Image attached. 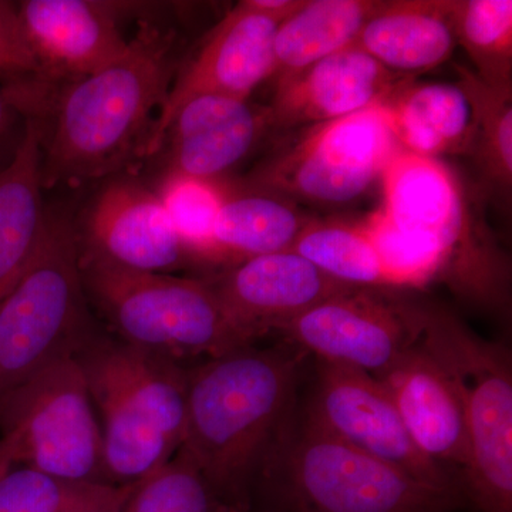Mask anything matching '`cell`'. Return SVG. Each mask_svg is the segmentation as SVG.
Instances as JSON below:
<instances>
[{"label":"cell","mask_w":512,"mask_h":512,"mask_svg":"<svg viewBox=\"0 0 512 512\" xmlns=\"http://www.w3.org/2000/svg\"><path fill=\"white\" fill-rule=\"evenodd\" d=\"M458 87L473 111L471 150L484 174L501 187L512 181V87H494L467 67L456 66Z\"/></svg>","instance_id":"obj_29"},{"label":"cell","mask_w":512,"mask_h":512,"mask_svg":"<svg viewBox=\"0 0 512 512\" xmlns=\"http://www.w3.org/2000/svg\"><path fill=\"white\" fill-rule=\"evenodd\" d=\"M87 299L119 339L183 362L254 345L208 279L124 271L80 255Z\"/></svg>","instance_id":"obj_5"},{"label":"cell","mask_w":512,"mask_h":512,"mask_svg":"<svg viewBox=\"0 0 512 512\" xmlns=\"http://www.w3.org/2000/svg\"><path fill=\"white\" fill-rule=\"evenodd\" d=\"M379 380L420 453L463 477L468 466L466 412L446 367L419 340Z\"/></svg>","instance_id":"obj_19"},{"label":"cell","mask_w":512,"mask_h":512,"mask_svg":"<svg viewBox=\"0 0 512 512\" xmlns=\"http://www.w3.org/2000/svg\"><path fill=\"white\" fill-rule=\"evenodd\" d=\"M454 35L476 73L494 87H512L511 0H453Z\"/></svg>","instance_id":"obj_28"},{"label":"cell","mask_w":512,"mask_h":512,"mask_svg":"<svg viewBox=\"0 0 512 512\" xmlns=\"http://www.w3.org/2000/svg\"><path fill=\"white\" fill-rule=\"evenodd\" d=\"M207 279L229 315L254 340L353 288L293 251L245 259Z\"/></svg>","instance_id":"obj_16"},{"label":"cell","mask_w":512,"mask_h":512,"mask_svg":"<svg viewBox=\"0 0 512 512\" xmlns=\"http://www.w3.org/2000/svg\"><path fill=\"white\" fill-rule=\"evenodd\" d=\"M0 440L16 466L107 483L99 417L77 356L53 360L0 400Z\"/></svg>","instance_id":"obj_9"},{"label":"cell","mask_w":512,"mask_h":512,"mask_svg":"<svg viewBox=\"0 0 512 512\" xmlns=\"http://www.w3.org/2000/svg\"><path fill=\"white\" fill-rule=\"evenodd\" d=\"M87 303L76 232L62 215L47 212L35 254L0 302V400L96 338Z\"/></svg>","instance_id":"obj_6"},{"label":"cell","mask_w":512,"mask_h":512,"mask_svg":"<svg viewBox=\"0 0 512 512\" xmlns=\"http://www.w3.org/2000/svg\"><path fill=\"white\" fill-rule=\"evenodd\" d=\"M420 342L446 367L463 399L468 466L461 485L466 498L481 512H512L510 350L429 305Z\"/></svg>","instance_id":"obj_8"},{"label":"cell","mask_w":512,"mask_h":512,"mask_svg":"<svg viewBox=\"0 0 512 512\" xmlns=\"http://www.w3.org/2000/svg\"><path fill=\"white\" fill-rule=\"evenodd\" d=\"M380 181V211L396 227L437 249L443 259L440 282L485 308H504L507 265L450 168L437 158L400 148Z\"/></svg>","instance_id":"obj_7"},{"label":"cell","mask_w":512,"mask_h":512,"mask_svg":"<svg viewBox=\"0 0 512 512\" xmlns=\"http://www.w3.org/2000/svg\"><path fill=\"white\" fill-rule=\"evenodd\" d=\"M456 45L453 0L380 2L355 42L390 72L410 77L447 62Z\"/></svg>","instance_id":"obj_20"},{"label":"cell","mask_w":512,"mask_h":512,"mask_svg":"<svg viewBox=\"0 0 512 512\" xmlns=\"http://www.w3.org/2000/svg\"><path fill=\"white\" fill-rule=\"evenodd\" d=\"M301 3L244 0L229 10L177 70L158 120L151 156L160 150L165 128L185 101L200 96L248 100L259 84L275 76L276 29Z\"/></svg>","instance_id":"obj_12"},{"label":"cell","mask_w":512,"mask_h":512,"mask_svg":"<svg viewBox=\"0 0 512 512\" xmlns=\"http://www.w3.org/2000/svg\"><path fill=\"white\" fill-rule=\"evenodd\" d=\"M42 130L26 117L25 133L12 158L0 168V302L25 272L42 239Z\"/></svg>","instance_id":"obj_21"},{"label":"cell","mask_w":512,"mask_h":512,"mask_svg":"<svg viewBox=\"0 0 512 512\" xmlns=\"http://www.w3.org/2000/svg\"><path fill=\"white\" fill-rule=\"evenodd\" d=\"M241 512H269V511H261V510H255V508H248V510L241 511Z\"/></svg>","instance_id":"obj_34"},{"label":"cell","mask_w":512,"mask_h":512,"mask_svg":"<svg viewBox=\"0 0 512 512\" xmlns=\"http://www.w3.org/2000/svg\"><path fill=\"white\" fill-rule=\"evenodd\" d=\"M126 6L99 0H26L19 18L37 63L36 82L72 83L123 55Z\"/></svg>","instance_id":"obj_15"},{"label":"cell","mask_w":512,"mask_h":512,"mask_svg":"<svg viewBox=\"0 0 512 512\" xmlns=\"http://www.w3.org/2000/svg\"><path fill=\"white\" fill-rule=\"evenodd\" d=\"M302 350L254 345L188 369L183 450L231 503L251 507L256 468L298 400Z\"/></svg>","instance_id":"obj_2"},{"label":"cell","mask_w":512,"mask_h":512,"mask_svg":"<svg viewBox=\"0 0 512 512\" xmlns=\"http://www.w3.org/2000/svg\"><path fill=\"white\" fill-rule=\"evenodd\" d=\"M39 74L19 18L18 3L0 0V77L9 83L36 79Z\"/></svg>","instance_id":"obj_31"},{"label":"cell","mask_w":512,"mask_h":512,"mask_svg":"<svg viewBox=\"0 0 512 512\" xmlns=\"http://www.w3.org/2000/svg\"><path fill=\"white\" fill-rule=\"evenodd\" d=\"M311 221L288 198L227 184L214 232L224 268L255 256L291 251Z\"/></svg>","instance_id":"obj_23"},{"label":"cell","mask_w":512,"mask_h":512,"mask_svg":"<svg viewBox=\"0 0 512 512\" xmlns=\"http://www.w3.org/2000/svg\"><path fill=\"white\" fill-rule=\"evenodd\" d=\"M299 403L313 423L343 443L426 483L463 490L451 471L414 446L392 397L375 376L316 360L311 389Z\"/></svg>","instance_id":"obj_13"},{"label":"cell","mask_w":512,"mask_h":512,"mask_svg":"<svg viewBox=\"0 0 512 512\" xmlns=\"http://www.w3.org/2000/svg\"><path fill=\"white\" fill-rule=\"evenodd\" d=\"M77 239L80 255L124 271L175 275L194 265L156 190L134 178L104 185Z\"/></svg>","instance_id":"obj_14"},{"label":"cell","mask_w":512,"mask_h":512,"mask_svg":"<svg viewBox=\"0 0 512 512\" xmlns=\"http://www.w3.org/2000/svg\"><path fill=\"white\" fill-rule=\"evenodd\" d=\"M136 484L80 483L13 467L0 478V512H120Z\"/></svg>","instance_id":"obj_26"},{"label":"cell","mask_w":512,"mask_h":512,"mask_svg":"<svg viewBox=\"0 0 512 512\" xmlns=\"http://www.w3.org/2000/svg\"><path fill=\"white\" fill-rule=\"evenodd\" d=\"M412 79L387 70L355 45L291 76L278 77L272 128L316 126L383 106Z\"/></svg>","instance_id":"obj_17"},{"label":"cell","mask_w":512,"mask_h":512,"mask_svg":"<svg viewBox=\"0 0 512 512\" xmlns=\"http://www.w3.org/2000/svg\"><path fill=\"white\" fill-rule=\"evenodd\" d=\"M154 190L192 264L224 268L214 232L227 184L163 173Z\"/></svg>","instance_id":"obj_27"},{"label":"cell","mask_w":512,"mask_h":512,"mask_svg":"<svg viewBox=\"0 0 512 512\" xmlns=\"http://www.w3.org/2000/svg\"><path fill=\"white\" fill-rule=\"evenodd\" d=\"M77 357L100 417L107 483L144 480L183 446L187 367L99 335Z\"/></svg>","instance_id":"obj_4"},{"label":"cell","mask_w":512,"mask_h":512,"mask_svg":"<svg viewBox=\"0 0 512 512\" xmlns=\"http://www.w3.org/2000/svg\"><path fill=\"white\" fill-rule=\"evenodd\" d=\"M291 251L340 284L397 289L362 224L312 220Z\"/></svg>","instance_id":"obj_25"},{"label":"cell","mask_w":512,"mask_h":512,"mask_svg":"<svg viewBox=\"0 0 512 512\" xmlns=\"http://www.w3.org/2000/svg\"><path fill=\"white\" fill-rule=\"evenodd\" d=\"M380 2L302 0L286 16L274 40L275 76H291L313 63L355 45L360 30Z\"/></svg>","instance_id":"obj_24"},{"label":"cell","mask_w":512,"mask_h":512,"mask_svg":"<svg viewBox=\"0 0 512 512\" xmlns=\"http://www.w3.org/2000/svg\"><path fill=\"white\" fill-rule=\"evenodd\" d=\"M249 500L269 512H453L466 495L343 443L306 416L298 397L259 461Z\"/></svg>","instance_id":"obj_3"},{"label":"cell","mask_w":512,"mask_h":512,"mask_svg":"<svg viewBox=\"0 0 512 512\" xmlns=\"http://www.w3.org/2000/svg\"><path fill=\"white\" fill-rule=\"evenodd\" d=\"M177 43L173 29L141 23L123 55L67 83L49 133L42 131L43 188L97 180L151 156L177 73Z\"/></svg>","instance_id":"obj_1"},{"label":"cell","mask_w":512,"mask_h":512,"mask_svg":"<svg viewBox=\"0 0 512 512\" xmlns=\"http://www.w3.org/2000/svg\"><path fill=\"white\" fill-rule=\"evenodd\" d=\"M16 114H18V111L10 104L3 90H0V138L8 133L9 128L12 127L13 120H15Z\"/></svg>","instance_id":"obj_32"},{"label":"cell","mask_w":512,"mask_h":512,"mask_svg":"<svg viewBox=\"0 0 512 512\" xmlns=\"http://www.w3.org/2000/svg\"><path fill=\"white\" fill-rule=\"evenodd\" d=\"M402 291L353 286L276 333L319 362L352 367L379 379L423 335L427 305Z\"/></svg>","instance_id":"obj_11"},{"label":"cell","mask_w":512,"mask_h":512,"mask_svg":"<svg viewBox=\"0 0 512 512\" xmlns=\"http://www.w3.org/2000/svg\"><path fill=\"white\" fill-rule=\"evenodd\" d=\"M202 474L183 450L138 481L120 512H241Z\"/></svg>","instance_id":"obj_30"},{"label":"cell","mask_w":512,"mask_h":512,"mask_svg":"<svg viewBox=\"0 0 512 512\" xmlns=\"http://www.w3.org/2000/svg\"><path fill=\"white\" fill-rule=\"evenodd\" d=\"M400 148L383 104L312 126L239 184L288 200L346 204L380 181Z\"/></svg>","instance_id":"obj_10"},{"label":"cell","mask_w":512,"mask_h":512,"mask_svg":"<svg viewBox=\"0 0 512 512\" xmlns=\"http://www.w3.org/2000/svg\"><path fill=\"white\" fill-rule=\"evenodd\" d=\"M271 128L268 106L227 96L194 97L165 128L158 150L165 154L163 173L222 180Z\"/></svg>","instance_id":"obj_18"},{"label":"cell","mask_w":512,"mask_h":512,"mask_svg":"<svg viewBox=\"0 0 512 512\" xmlns=\"http://www.w3.org/2000/svg\"><path fill=\"white\" fill-rule=\"evenodd\" d=\"M16 467L15 460H13L12 454H10L9 448L6 444L0 440V478L5 476L9 470Z\"/></svg>","instance_id":"obj_33"},{"label":"cell","mask_w":512,"mask_h":512,"mask_svg":"<svg viewBox=\"0 0 512 512\" xmlns=\"http://www.w3.org/2000/svg\"><path fill=\"white\" fill-rule=\"evenodd\" d=\"M384 106L403 150L429 158L471 150L473 111L458 84L410 79Z\"/></svg>","instance_id":"obj_22"}]
</instances>
